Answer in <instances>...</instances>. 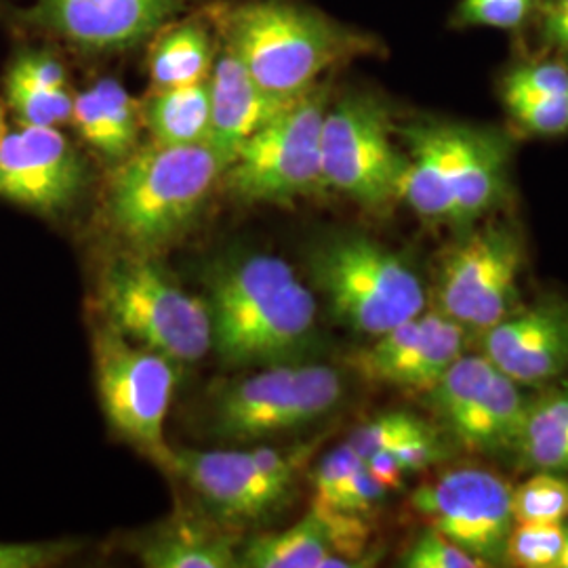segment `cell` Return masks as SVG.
Here are the masks:
<instances>
[{"label": "cell", "mask_w": 568, "mask_h": 568, "mask_svg": "<svg viewBox=\"0 0 568 568\" xmlns=\"http://www.w3.org/2000/svg\"><path fill=\"white\" fill-rule=\"evenodd\" d=\"M361 466H363V459L347 443L331 450L314 474L316 508H328L333 504L337 490L349 478V474Z\"/></svg>", "instance_id": "obj_35"}, {"label": "cell", "mask_w": 568, "mask_h": 568, "mask_svg": "<svg viewBox=\"0 0 568 568\" xmlns=\"http://www.w3.org/2000/svg\"><path fill=\"white\" fill-rule=\"evenodd\" d=\"M427 396L459 447L478 455L518 450L530 400L485 354H462Z\"/></svg>", "instance_id": "obj_10"}, {"label": "cell", "mask_w": 568, "mask_h": 568, "mask_svg": "<svg viewBox=\"0 0 568 568\" xmlns=\"http://www.w3.org/2000/svg\"><path fill=\"white\" fill-rule=\"evenodd\" d=\"M480 354L520 386H541L568 373V302L548 297L516 307L480 333Z\"/></svg>", "instance_id": "obj_14"}, {"label": "cell", "mask_w": 568, "mask_h": 568, "mask_svg": "<svg viewBox=\"0 0 568 568\" xmlns=\"http://www.w3.org/2000/svg\"><path fill=\"white\" fill-rule=\"evenodd\" d=\"M7 100L21 124L58 126L72 121L74 98L68 89H44L18 74H7Z\"/></svg>", "instance_id": "obj_28"}, {"label": "cell", "mask_w": 568, "mask_h": 568, "mask_svg": "<svg viewBox=\"0 0 568 568\" xmlns=\"http://www.w3.org/2000/svg\"><path fill=\"white\" fill-rule=\"evenodd\" d=\"M211 42L201 23H183L159 39L150 55V77L156 89L206 81Z\"/></svg>", "instance_id": "obj_23"}, {"label": "cell", "mask_w": 568, "mask_h": 568, "mask_svg": "<svg viewBox=\"0 0 568 568\" xmlns=\"http://www.w3.org/2000/svg\"><path fill=\"white\" fill-rule=\"evenodd\" d=\"M213 349L227 365L278 363L310 344L316 302L281 257L255 255L222 272L209 295Z\"/></svg>", "instance_id": "obj_1"}, {"label": "cell", "mask_w": 568, "mask_h": 568, "mask_svg": "<svg viewBox=\"0 0 568 568\" xmlns=\"http://www.w3.org/2000/svg\"><path fill=\"white\" fill-rule=\"evenodd\" d=\"M565 539V525H514L506 544V560L520 568H558Z\"/></svg>", "instance_id": "obj_29"}, {"label": "cell", "mask_w": 568, "mask_h": 568, "mask_svg": "<svg viewBox=\"0 0 568 568\" xmlns=\"http://www.w3.org/2000/svg\"><path fill=\"white\" fill-rule=\"evenodd\" d=\"M392 453L405 474H415L443 462L445 445L434 429H427L424 434H417L400 443L398 447L392 448Z\"/></svg>", "instance_id": "obj_38"}, {"label": "cell", "mask_w": 568, "mask_h": 568, "mask_svg": "<svg viewBox=\"0 0 568 568\" xmlns=\"http://www.w3.org/2000/svg\"><path fill=\"white\" fill-rule=\"evenodd\" d=\"M9 72L44 89H68L63 65L53 55L41 51L21 53L20 58L11 63Z\"/></svg>", "instance_id": "obj_39"}, {"label": "cell", "mask_w": 568, "mask_h": 568, "mask_svg": "<svg viewBox=\"0 0 568 568\" xmlns=\"http://www.w3.org/2000/svg\"><path fill=\"white\" fill-rule=\"evenodd\" d=\"M339 516L335 511L314 508L295 527L283 532L253 537L239 567L246 568H323L335 554Z\"/></svg>", "instance_id": "obj_20"}, {"label": "cell", "mask_w": 568, "mask_h": 568, "mask_svg": "<svg viewBox=\"0 0 568 568\" xmlns=\"http://www.w3.org/2000/svg\"><path fill=\"white\" fill-rule=\"evenodd\" d=\"M293 379L295 366L276 365L225 389L215 410V429L234 440H255L286 432Z\"/></svg>", "instance_id": "obj_19"}, {"label": "cell", "mask_w": 568, "mask_h": 568, "mask_svg": "<svg viewBox=\"0 0 568 568\" xmlns=\"http://www.w3.org/2000/svg\"><path fill=\"white\" fill-rule=\"evenodd\" d=\"M93 365L110 426L148 457L169 466L164 422L178 384L175 361L131 342L105 323L93 337Z\"/></svg>", "instance_id": "obj_7"}, {"label": "cell", "mask_w": 568, "mask_h": 568, "mask_svg": "<svg viewBox=\"0 0 568 568\" xmlns=\"http://www.w3.org/2000/svg\"><path fill=\"white\" fill-rule=\"evenodd\" d=\"M532 18L544 42L568 61V0H535Z\"/></svg>", "instance_id": "obj_37"}, {"label": "cell", "mask_w": 568, "mask_h": 568, "mask_svg": "<svg viewBox=\"0 0 568 568\" xmlns=\"http://www.w3.org/2000/svg\"><path fill=\"white\" fill-rule=\"evenodd\" d=\"M386 493L387 488L373 478V474L366 469L365 462H363V466L356 467L349 474V478L337 490L333 504L326 508V511H335L342 516L366 511V509L373 508L377 501H382L386 497Z\"/></svg>", "instance_id": "obj_36"}, {"label": "cell", "mask_w": 568, "mask_h": 568, "mask_svg": "<svg viewBox=\"0 0 568 568\" xmlns=\"http://www.w3.org/2000/svg\"><path fill=\"white\" fill-rule=\"evenodd\" d=\"M209 89H211L209 145L217 154L224 171L234 163L244 142L295 100V98H278L267 93L248 74L243 61L239 60L230 49H225V53H222L215 63Z\"/></svg>", "instance_id": "obj_18"}, {"label": "cell", "mask_w": 568, "mask_h": 568, "mask_svg": "<svg viewBox=\"0 0 568 568\" xmlns=\"http://www.w3.org/2000/svg\"><path fill=\"white\" fill-rule=\"evenodd\" d=\"M516 453L532 469L568 474V382L528 403Z\"/></svg>", "instance_id": "obj_22"}, {"label": "cell", "mask_w": 568, "mask_h": 568, "mask_svg": "<svg viewBox=\"0 0 568 568\" xmlns=\"http://www.w3.org/2000/svg\"><path fill=\"white\" fill-rule=\"evenodd\" d=\"M93 89L122 161L135 150V143H138V131H140L138 105L124 91L121 82L114 79H103Z\"/></svg>", "instance_id": "obj_31"}, {"label": "cell", "mask_w": 568, "mask_h": 568, "mask_svg": "<svg viewBox=\"0 0 568 568\" xmlns=\"http://www.w3.org/2000/svg\"><path fill=\"white\" fill-rule=\"evenodd\" d=\"M406 568H485V560L471 556L467 549L453 544L443 532L427 528L406 551Z\"/></svg>", "instance_id": "obj_33"}, {"label": "cell", "mask_w": 568, "mask_h": 568, "mask_svg": "<svg viewBox=\"0 0 568 568\" xmlns=\"http://www.w3.org/2000/svg\"><path fill=\"white\" fill-rule=\"evenodd\" d=\"M328 108L326 87L295 98L244 142L225 169L230 190L251 203L286 204L325 185L321 133Z\"/></svg>", "instance_id": "obj_6"}, {"label": "cell", "mask_w": 568, "mask_h": 568, "mask_svg": "<svg viewBox=\"0 0 568 568\" xmlns=\"http://www.w3.org/2000/svg\"><path fill=\"white\" fill-rule=\"evenodd\" d=\"M558 568H568V530L567 539H565V548H562V554H560V560H558Z\"/></svg>", "instance_id": "obj_43"}, {"label": "cell", "mask_w": 568, "mask_h": 568, "mask_svg": "<svg viewBox=\"0 0 568 568\" xmlns=\"http://www.w3.org/2000/svg\"><path fill=\"white\" fill-rule=\"evenodd\" d=\"M501 98L514 122L539 138H560L568 133V95H551L501 84Z\"/></svg>", "instance_id": "obj_26"}, {"label": "cell", "mask_w": 568, "mask_h": 568, "mask_svg": "<svg viewBox=\"0 0 568 568\" xmlns=\"http://www.w3.org/2000/svg\"><path fill=\"white\" fill-rule=\"evenodd\" d=\"M72 121L77 131L81 133L82 140L95 148L100 154L110 161H121L119 148L114 143V138L110 133V126L103 119L102 105L95 95V89L91 87L89 91H82L74 98L72 105Z\"/></svg>", "instance_id": "obj_34"}, {"label": "cell", "mask_w": 568, "mask_h": 568, "mask_svg": "<svg viewBox=\"0 0 568 568\" xmlns=\"http://www.w3.org/2000/svg\"><path fill=\"white\" fill-rule=\"evenodd\" d=\"M224 173L209 143L152 142L122 159L108 187L112 225L138 253H152L182 234Z\"/></svg>", "instance_id": "obj_3"}, {"label": "cell", "mask_w": 568, "mask_h": 568, "mask_svg": "<svg viewBox=\"0 0 568 568\" xmlns=\"http://www.w3.org/2000/svg\"><path fill=\"white\" fill-rule=\"evenodd\" d=\"M312 272L335 316L377 337L426 312V291L400 255L366 236H344L316 251Z\"/></svg>", "instance_id": "obj_5"}, {"label": "cell", "mask_w": 568, "mask_h": 568, "mask_svg": "<svg viewBox=\"0 0 568 568\" xmlns=\"http://www.w3.org/2000/svg\"><path fill=\"white\" fill-rule=\"evenodd\" d=\"M342 377L337 371L321 365L295 366L293 405L286 432L323 417L342 398Z\"/></svg>", "instance_id": "obj_27"}, {"label": "cell", "mask_w": 568, "mask_h": 568, "mask_svg": "<svg viewBox=\"0 0 568 568\" xmlns=\"http://www.w3.org/2000/svg\"><path fill=\"white\" fill-rule=\"evenodd\" d=\"M143 122L152 142L163 145L209 143L211 89L209 81L156 89L143 105Z\"/></svg>", "instance_id": "obj_21"}, {"label": "cell", "mask_w": 568, "mask_h": 568, "mask_svg": "<svg viewBox=\"0 0 568 568\" xmlns=\"http://www.w3.org/2000/svg\"><path fill=\"white\" fill-rule=\"evenodd\" d=\"M63 554V546L53 544H0V568L51 567Z\"/></svg>", "instance_id": "obj_40"}, {"label": "cell", "mask_w": 568, "mask_h": 568, "mask_svg": "<svg viewBox=\"0 0 568 568\" xmlns=\"http://www.w3.org/2000/svg\"><path fill=\"white\" fill-rule=\"evenodd\" d=\"M464 345L466 326L432 310L377 335L352 365L368 382L427 394L464 354Z\"/></svg>", "instance_id": "obj_12"}, {"label": "cell", "mask_w": 568, "mask_h": 568, "mask_svg": "<svg viewBox=\"0 0 568 568\" xmlns=\"http://www.w3.org/2000/svg\"><path fill=\"white\" fill-rule=\"evenodd\" d=\"M227 49L272 95L297 98L335 65L371 53L368 39L284 0H253L225 13Z\"/></svg>", "instance_id": "obj_2"}, {"label": "cell", "mask_w": 568, "mask_h": 568, "mask_svg": "<svg viewBox=\"0 0 568 568\" xmlns=\"http://www.w3.org/2000/svg\"><path fill=\"white\" fill-rule=\"evenodd\" d=\"M182 0H39L30 20L91 49L142 41L161 28Z\"/></svg>", "instance_id": "obj_16"}, {"label": "cell", "mask_w": 568, "mask_h": 568, "mask_svg": "<svg viewBox=\"0 0 568 568\" xmlns=\"http://www.w3.org/2000/svg\"><path fill=\"white\" fill-rule=\"evenodd\" d=\"M4 133H7V124H4V110H2V103H0V140H2Z\"/></svg>", "instance_id": "obj_44"}, {"label": "cell", "mask_w": 568, "mask_h": 568, "mask_svg": "<svg viewBox=\"0 0 568 568\" xmlns=\"http://www.w3.org/2000/svg\"><path fill=\"white\" fill-rule=\"evenodd\" d=\"M535 0H462L455 21L466 28L518 30L532 18Z\"/></svg>", "instance_id": "obj_32"}, {"label": "cell", "mask_w": 568, "mask_h": 568, "mask_svg": "<svg viewBox=\"0 0 568 568\" xmlns=\"http://www.w3.org/2000/svg\"><path fill=\"white\" fill-rule=\"evenodd\" d=\"M514 525H565L568 480L554 471H539L511 488Z\"/></svg>", "instance_id": "obj_25"}, {"label": "cell", "mask_w": 568, "mask_h": 568, "mask_svg": "<svg viewBox=\"0 0 568 568\" xmlns=\"http://www.w3.org/2000/svg\"><path fill=\"white\" fill-rule=\"evenodd\" d=\"M453 224H471L501 203L508 190V142L493 131L432 121Z\"/></svg>", "instance_id": "obj_15"}, {"label": "cell", "mask_w": 568, "mask_h": 568, "mask_svg": "<svg viewBox=\"0 0 568 568\" xmlns=\"http://www.w3.org/2000/svg\"><path fill=\"white\" fill-rule=\"evenodd\" d=\"M413 509L453 544L485 560L488 567L506 560L514 528L511 487L483 467H459L417 488Z\"/></svg>", "instance_id": "obj_11"}, {"label": "cell", "mask_w": 568, "mask_h": 568, "mask_svg": "<svg viewBox=\"0 0 568 568\" xmlns=\"http://www.w3.org/2000/svg\"><path fill=\"white\" fill-rule=\"evenodd\" d=\"M166 469H173L230 520L262 518L286 495L265 478L244 450H171Z\"/></svg>", "instance_id": "obj_17"}, {"label": "cell", "mask_w": 568, "mask_h": 568, "mask_svg": "<svg viewBox=\"0 0 568 568\" xmlns=\"http://www.w3.org/2000/svg\"><path fill=\"white\" fill-rule=\"evenodd\" d=\"M84 183V164L55 126L21 124L0 140V199L39 213L72 203Z\"/></svg>", "instance_id": "obj_13"}, {"label": "cell", "mask_w": 568, "mask_h": 568, "mask_svg": "<svg viewBox=\"0 0 568 568\" xmlns=\"http://www.w3.org/2000/svg\"><path fill=\"white\" fill-rule=\"evenodd\" d=\"M365 466L373 474V478L379 485H384L387 490H396V488L403 487V478L406 474L403 471L400 464L396 462L392 450H379V453L371 455L368 459H365Z\"/></svg>", "instance_id": "obj_42"}, {"label": "cell", "mask_w": 568, "mask_h": 568, "mask_svg": "<svg viewBox=\"0 0 568 568\" xmlns=\"http://www.w3.org/2000/svg\"><path fill=\"white\" fill-rule=\"evenodd\" d=\"M325 185L366 209L400 201L406 156L392 142L386 105L371 95H347L326 108L321 133Z\"/></svg>", "instance_id": "obj_8"}, {"label": "cell", "mask_w": 568, "mask_h": 568, "mask_svg": "<svg viewBox=\"0 0 568 568\" xmlns=\"http://www.w3.org/2000/svg\"><path fill=\"white\" fill-rule=\"evenodd\" d=\"M248 455H251L255 467L264 474L272 485H276V487L288 493L291 483H293V467L284 455H281L274 448L267 447L253 448V450H248Z\"/></svg>", "instance_id": "obj_41"}, {"label": "cell", "mask_w": 568, "mask_h": 568, "mask_svg": "<svg viewBox=\"0 0 568 568\" xmlns=\"http://www.w3.org/2000/svg\"><path fill=\"white\" fill-rule=\"evenodd\" d=\"M432 429L424 419L410 415V413H386L375 417L373 422H366L365 426L358 427L347 445L358 453V457L365 462L371 455L379 450H392L405 443L408 438L424 434Z\"/></svg>", "instance_id": "obj_30"}, {"label": "cell", "mask_w": 568, "mask_h": 568, "mask_svg": "<svg viewBox=\"0 0 568 568\" xmlns=\"http://www.w3.org/2000/svg\"><path fill=\"white\" fill-rule=\"evenodd\" d=\"M100 307L108 325L175 363H196L213 347L206 302L183 291L143 253L103 270Z\"/></svg>", "instance_id": "obj_4"}, {"label": "cell", "mask_w": 568, "mask_h": 568, "mask_svg": "<svg viewBox=\"0 0 568 568\" xmlns=\"http://www.w3.org/2000/svg\"><path fill=\"white\" fill-rule=\"evenodd\" d=\"M525 257L523 239L509 225L469 232L440 262L436 310L478 333L497 325L518 305Z\"/></svg>", "instance_id": "obj_9"}, {"label": "cell", "mask_w": 568, "mask_h": 568, "mask_svg": "<svg viewBox=\"0 0 568 568\" xmlns=\"http://www.w3.org/2000/svg\"><path fill=\"white\" fill-rule=\"evenodd\" d=\"M142 560L150 568L239 567L234 546L227 537L192 527L178 528L159 537L143 549Z\"/></svg>", "instance_id": "obj_24"}]
</instances>
